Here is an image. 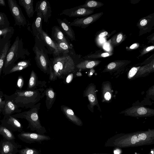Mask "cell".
I'll return each instance as SVG.
<instances>
[{
	"instance_id": "11a10c76",
	"label": "cell",
	"mask_w": 154,
	"mask_h": 154,
	"mask_svg": "<svg viewBox=\"0 0 154 154\" xmlns=\"http://www.w3.org/2000/svg\"><path fill=\"white\" fill-rule=\"evenodd\" d=\"M2 37L1 36H0V41L1 40V39H2Z\"/></svg>"
},
{
	"instance_id": "db71d44e",
	"label": "cell",
	"mask_w": 154,
	"mask_h": 154,
	"mask_svg": "<svg viewBox=\"0 0 154 154\" xmlns=\"http://www.w3.org/2000/svg\"><path fill=\"white\" fill-rule=\"evenodd\" d=\"M2 111L0 112V117H1V114L2 113Z\"/></svg>"
},
{
	"instance_id": "ac0fdd59",
	"label": "cell",
	"mask_w": 154,
	"mask_h": 154,
	"mask_svg": "<svg viewBox=\"0 0 154 154\" xmlns=\"http://www.w3.org/2000/svg\"><path fill=\"white\" fill-rule=\"evenodd\" d=\"M46 82L45 81L38 80V77L35 72L32 70L31 72L28 83L27 89L34 91L46 88Z\"/></svg>"
},
{
	"instance_id": "7bdbcfd3",
	"label": "cell",
	"mask_w": 154,
	"mask_h": 154,
	"mask_svg": "<svg viewBox=\"0 0 154 154\" xmlns=\"http://www.w3.org/2000/svg\"><path fill=\"white\" fill-rule=\"evenodd\" d=\"M108 34V32L106 31H104L101 32L99 35V37L100 38H103L106 36Z\"/></svg>"
},
{
	"instance_id": "60d3db41",
	"label": "cell",
	"mask_w": 154,
	"mask_h": 154,
	"mask_svg": "<svg viewBox=\"0 0 154 154\" xmlns=\"http://www.w3.org/2000/svg\"><path fill=\"white\" fill-rule=\"evenodd\" d=\"M123 38V35L120 33L115 37L112 41V44L116 45L119 44L122 41Z\"/></svg>"
},
{
	"instance_id": "4fadbf2b",
	"label": "cell",
	"mask_w": 154,
	"mask_h": 154,
	"mask_svg": "<svg viewBox=\"0 0 154 154\" xmlns=\"http://www.w3.org/2000/svg\"><path fill=\"white\" fill-rule=\"evenodd\" d=\"M34 12L40 13L44 21L47 23L51 17L52 13L51 8L49 2L46 0H41L37 2Z\"/></svg>"
},
{
	"instance_id": "e0dca14e",
	"label": "cell",
	"mask_w": 154,
	"mask_h": 154,
	"mask_svg": "<svg viewBox=\"0 0 154 154\" xmlns=\"http://www.w3.org/2000/svg\"><path fill=\"white\" fill-rule=\"evenodd\" d=\"M4 97L5 104L2 112L4 116L11 115L15 113H19L21 112L22 110L19 109L9 95L4 94Z\"/></svg>"
},
{
	"instance_id": "5bb4252c",
	"label": "cell",
	"mask_w": 154,
	"mask_h": 154,
	"mask_svg": "<svg viewBox=\"0 0 154 154\" xmlns=\"http://www.w3.org/2000/svg\"><path fill=\"white\" fill-rule=\"evenodd\" d=\"M103 14V12H100L83 18H77L70 23V25L71 26L79 27L85 29L96 21Z\"/></svg>"
},
{
	"instance_id": "e575fe53",
	"label": "cell",
	"mask_w": 154,
	"mask_h": 154,
	"mask_svg": "<svg viewBox=\"0 0 154 154\" xmlns=\"http://www.w3.org/2000/svg\"><path fill=\"white\" fill-rule=\"evenodd\" d=\"M10 26V23L5 13L0 12V29Z\"/></svg>"
},
{
	"instance_id": "7c38bea8",
	"label": "cell",
	"mask_w": 154,
	"mask_h": 154,
	"mask_svg": "<svg viewBox=\"0 0 154 154\" xmlns=\"http://www.w3.org/2000/svg\"><path fill=\"white\" fill-rule=\"evenodd\" d=\"M92 8L81 7L79 6L62 11L60 15H64L70 17H86L94 12Z\"/></svg>"
},
{
	"instance_id": "44dd1931",
	"label": "cell",
	"mask_w": 154,
	"mask_h": 154,
	"mask_svg": "<svg viewBox=\"0 0 154 154\" xmlns=\"http://www.w3.org/2000/svg\"><path fill=\"white\" fill-rule=\"evenodd\" d=\"M60 108L63 113L69 121L77 126H82L83 125L82 120L75 114L70 107L62 105L60 106Z\"/></svg>"
},
{
	"instance_id": "3957f363",
	"label": "cell",
	"mask_w": 154,
	"mask_h": 154,
	"mask_svg": "<svg viewBox=\"0 0 154 154\" xmlns=\"http://www.w3.org/2000/svg\"><path fill=\"white\" fill-rule=\"evenodd\" d=\"M45 91V88L34 91L16 89L9 96L19 108H31L44 97Z\"/></svg>"
},
{
	"instance_id": "816d5d0a",
	"label": "cell",
	"mask_w": 154,
	"mask_h": 154,
	"mask_svg": "<svg viewBox=\"0 0 154 154\" xmlns=\"http://www.w3.org/2000/svg\"><path fill=\"white\" fill-rule=\"evenodd\" d=\"M91 154H109V153H93Z\"/></svg>"
},
{
	"instance_id": "30bf717a",
	"label": "cell",
	"mask_w": 154,
	"mask_h": 154,
	"mask_svg": "<svg viewBox=\"0 0 154 154\" xmlns=\"http://www.w3.org/2000/svg\"><path fill=\"white\" fill-rule=\"evenodd\" d=\"M17 136L23 142L29 144L33 143L41 144L43 142L51 139L50 137L45 134L23 131L19 134Z\"/></svg>"
},
{
	"instance_id": "681fc988",
	"label": "cell",
	"mask_w": 154,
	"mask_h": 154,
	"mask_svg": "<svg viewBox=\"0 0 154 154\" xmlns=\"http://www.w3.org/2000/svg\"><path fill=\"white\" fill-rule=\"evenodd\" d=\"M104 48L106 50H108L109 49V44L107 43L105 44L104 46Z\"/></svg>"
},
{
	"instance_id": "5b68a950",
	"label": "cell",
	"mask_w": 154,
	"mask_h": 154,
	"mask_svg": "<svg viewBox=\"0 0 154 154\" xmlns=\"http://www.w3.org/2000/svg\"><path fill=\"white\" fill-rule=\"evenodd\" d=\"M41 105V103H38L28 111L11 116L17 119H26L28 122L27 129H29L32 131H36V133L38 134H44L47 131L45 127L42 125L38 115Z\"/></svg>"
},
{
	"instance_id": "8992f818",
	"label": "cell",
	"mask_w": 154,
	"mask_h": 154,
	"mask_svg": "<svg viewBox=\"0 0 154 154\" xmlns=\"http://www.w3.org/2000/svg\"><path fill=\"white\" fill-rule=\"evenodd\" d=\"M32 50L35 55V59L37 67L44 73L49 75L50 65L49 53L42 39L39 40L35 38V43Z\"/></svg>"
},
{
	"instance_id": "bcb514c9",
	"label": "cell",
	"mask_w": 154,
	"mask_h": 154,
	"mask_svg": "<svg viewBox=\"0 0 154 154\" xmlns=\"http://www.w3.org/2000/svg\"><path fill=\"white\" fill-rule=\"evenodd\" d=\"M154 48V47L153 46H149L146 48V51H149L153 49Z\"/></svg>"
},
{
	"instance_id": "f1b7e54d",
	"label": "cell",
	"mask_w": 154,
	"mask_h": 154,
	"mask_svg": "<svg viewBox=\"0 0 154 154\" xmlns=\"http://www.w3.org/2000/svg\"><path fill=\"white\" fill-rule=\"evenodd\" d=\"M11 39L8 41L0 52V78L8 51L11 46Z\"/></svg>"
},
{
	"instance_id": "d590c367",
	"label": "cell",
	"mask_w": 154,
	"mask_h": 154,
	"mask_svg": "<svg viewBox=\"0 0 154 154\" xmlns=\"http://www.w3.org/2000/svg\"><path fill=\"white\" fill-rule=\"evenodd\" d=\"M14 32V27L11 26L0 29V36H3L9 34L13 35Z\"/></svg>"
},
{
	"instance_id": "8d00e7d4",
	"label": "cell",
	"mask_w": 154,
	"mask_h": 154,
	"mask_svg": "<svg viewBox=\"0 0 154 154\" xmlns=\"http://www.w3.org/2000/svg\"><path fill=\"white\" fill-rule=\"evenodd\" d=\"M140 66L138 67H132L128 72L127 75V78L129 80L133 79L140 68Z\"/></svg>"
},
{
	"instance_id": "1f68e13d",
	"label": "cell",
	"mask_w": 154,
	"mask_h": 154,
	"mask_svg": "<svg viewBox=\"0 0 154 154\" xmlns=\"http://www.w3.org/2000/svg\"><path fill=\"white\" fill-rule=\"evenodd\" d=\"M103 5L102 3L100 2L94 0H88L84 4L79 5V6L86 8H99Z\"/></svg>"
},
{
	"instance_id": "f5cc1de1",
	"label": "cell",
	"mask_w": 154,
	"mask_h": 154,
	"mask_svg": "<svg viewBox=\"0 0 154 154\" xmlns=\"http://www.w3.org/2000/svg\"><path fill=\"white\" fill-rule=\"evenodd\" d=\"M139 154V153H136V154ZM152 154L151 152H150L148 154Z\"/></svg>"
},
{
	"instance_id": "c3c4849f",
	"label": "cell",
	"mask_w": 154,
	"mask_h": 154,
	"mask_svg": "<svg viewBox=\"0 0 154 154\" xmlns=\"http://www.w3.org/2000/svg\"><path fill=\"white\" fill-rule=\"evenodd\" d=\"M82 76V74L81 72L79 71H77L76 73V77H81Z\"/></svg>"
},
{
	"instance_id": "9c48e42d",
	"label": "cell",
	"mask_w": 154,
	"mask_h": 154,
	"mask_svg": "<svg viewBox=\"0 0 154 154\" xmlns=\"http://www.w3.org/2000/svg\"><path fill=\"white\" fill-rule=\"evenodd\" d=\"M83 96L87 97L89 102L88 108L91 112H94L95 106H97L98 109L101 111L97 97L96 86L94 83H91L88 85L83 91Z\"/></svg>"
},
{
	"instance_id": "836d02e7",
	"label": "cell",
	"mask_w": 154,
	"mask_h": 154,
	"mask_svg": "<svg viewBox=\"0 0 154 154\" xmlns=\"http://www.w3.org/2000/svg\"><path fill=\"white\" fill-rule=\"evenodd\" d=\"M18 152L19 154H42L40 149L28 147H26L19 150Z\"/></svg>"
},
{
	"instance_id": "8fae6325",
	"label": "cell",
	"mask_w": 154,
	"mask_h": 154,
	"mask_svg": "<svg viewBox=\"0 0 154 154\" xmlns=\"http://www.w3.org/2000/svg\"><path fill=\"white\" fill-rule=\"evenodd\" d=\"M1 125L11 131L22 132L23 131V126L20 121L11 115L4 116L0 120Z\"/></svg>"
},
{
	"instance_id": "2e32d148",
	"label": "cell",
	"mask_w": 154,
	"mask_h": 154,
	"mask_svg": "<svg viewBox=\"0 0 154 154\" xmlns=\"http://www.w3.org/2000/svg\"><path fill=\"white\" fill-rule=\"evenodd\" d=\"M41 38L45 45L49 54H52L53 56H57L61 53L57 43L43 29Z\"/></svg>"
},
{
	"instance_id": "74e56055",
	"label": "cell",
	"mask_w": 154,
	"mask_h": 154,
	"mask_svg": "<svg viewBox=\"0 0 154 154\" xmlns=\"http://www.w3.org/2000/svg\"><path fill=\"white\" fill-rule=\"evenodd\" d=\"M78 70H76L69 73L64 79L63 81L65 84H69L72 81L73 79L76 77V73Z\"/></svg>"
},
{
	"instance_id": "52a82bcc",
	"label": "cell",
	"mask_w": 154,
	"mask_h": 154,
	"mask_svg": "<svg viewBox=\"0 0 154 154\" xmlns=\"http://www.w3.org/2000/svg\"><path fill=\"white\" fill-rule=\"evenodd\" d=\"M120 113L131 117L139 118L154 116V110L141 106H134L122 111Z\"/></svg>"
},
{
	"instance_id": "b9f144b4",
	"label": "cell",
	"mask_w": 154,
	"mask_h": 154,
	"mask_svg": "<svg viewBox=\"0 0 154 154\" xmlns=\"http://www.w3.org/2000/svg\"><path fill=\"white\" fill-rule=\"evenodd\" d=\"M5 104L4 94L0 90V108L3 109Z\"/></svg>"
},
{
	"instance_id": "7dc6e473",
	"label": "cell",
	"mask_w": 154,
	"mask_h": 154,
	"mask_svg": "<svg viewBox=\"0 0 154 154\" xmlns=\"http://www.w3.org/2000/svg\"><path fill=\"white\" fill-rule=\"evenodd\" d=\"M0 5L3 6H6V4L4 0H0Z\"/></svg>"
},
{
	"instance_id": "f6af8a7d",
	"label": "cell",
	"mask_w": 154,
	"mask_h": 154,
	"mask_svg": "<svg viewBox=\"0 0 154 154\" xmlns=\"http://www.w3.org/2000/svg\"><path fill=\"white\" fill-rule=\"evenodd\" d=\"M147 23V20L146 19H144L141 21L140 22V24L142 26H144Z\"/></svg>"
},
{
	"instance_id": "f907efd6",
	"label": "cell",
	"mask_w": 154,
	"mask_h": 154,
	"mask_svg": "<svg viewBox=\"0 0 154 154\" xmlns=\"http://www.w3.org/2000/svg\"><path fill=\"white\" fill-rule=\"evenodd\" d=\"M137 44H134L132 45L130 47V48L131 49H134L137 46Z\"/></svg>"
},
{
	"instance_id": "484cf974",
	"label": "cell",
	"mask_w": 154,
	"mask_h": 154,
	"mask_svg": "<svg viewBox=\"0 0 154 154\" xmlns=\"http://www.w3.org/2000/svg\"><path fill=\"white\" fill-rule=\"evenodd\" d=\"M101 61L92 60H83L78 63L76 68L79 71L92 69L98 65Z\"/></svg>"
},
{
	"instance_id": "ee69618b",
	"label": "cell",
	"mask_w": 154,
	"mask_h": 154,
	"mask_svg": "<svg viewBox=\"0 0 154 154\" xmlns=\"http://www.w3.org/2000/svg\"><path fill=\"white\" fill-rule=\"evenodd\" d=\"M116 148L114 150V154H120L122 152H121L120 149L119 147H116Z\"/></svg>"
},
{
	"instance_id": "6da1fadb",
	"label": "cell",
	"mask_w": 154,
	"mask_h": 154,
	"mask_svg": "<svg viewBox=\"0 0 154 154\" xmlns=\"http://www.w3.org/2000/svg\"><path fill=\"white\" fill-rule=\"evenodd\" d=\"M154 144V129L116 134L105 142V147L125 148L140 146Z\"/></svg>"
},
{
	"instance_id": "9a60e30c",
	"label": "cell",
	"mask_w": 154,
	"mask_h": 154,
	"mask_svg": "<svg viewBox=\"0 0 154 154\" xmlns=\"http://www.w3.org/2000/svg\"><path fill=\"white\" fill-rule=\"evenodd\" d=\"M21 147V146L14 140H8L4 139L0 143V154H16Z\"/></svg>"
},
{
	"instance_id": "603a6c76",
	"label": "cell",
	"mask_w": 154,
	"mask_h": 154,
	"mask_svg": "<svg viewBox=\"0 0 154 154\" xmlns=\"http://www.w3.org/2000/svg\"><path fill=\"white\" fill-rule=\"evenodd\" d=\"M43 18L40 13H37L36 17L32 25V33L35 37L39 40L42 39V23Z\"/></svg>"
},
{
	"instance_id": "9f6ffc18",
	"label": "cell",
	"mask_w": 154,
	"mask_h": 154,
	"mask_svg": "<svg viewBox=\"0 0 154 154\" xmlns=\"http://www.w3.org/2000/svg\"><path fill=\"white\" fill-rule=\"evenodd\" d=\"M12 154V153H9V154Z\"/></svg>"
},
{
	"instance_id": "f546056e",
	"label": "cell",
	"mask_w": 154,
	"mask_h": 154,
	"mask_svg": "<svg viewBox=\"0 0 154 154\" xmlns=\"http://www.w3.org/2000/svg\"><path fill=\"white\" fill-rule=\"evenodd\" d=\"M31 65L29 60H25L20 61L15 64L9 72V74L14 72L20 71Z\"/></svg>"
},
{
	"instance_id": "cb8c5ba5",
	"label": "cell",
	"mask_w": 154,
	"mask_h": 154,
	"mask_svg": "<svg viewBox=\"0 0 154 154\" xmlns=\"http://www.w3.org/2000/svg\"><path fill=\"white\" fill-rule=\"evenodd\" d=\"M128 61L120 60L115 61L109 63L103 71V72H109L112 73L118 71L128 63Z\"/></svg>"
},
{
	"instance_id": "d6986e66",
	"label": "cell",
	"mask_w": 154,
	"mask_h": 154,
	"mask_svg": "<svg viewBox=\"0 0 154 154\" xmlns=\"http://www.w3.org/2000/svg\"><path fill=\"white\" fill-rule=\"evenodd\" d=\"M50 36L56 43L63 42L70 46H73L69 38L58 26H54L52 27Z\"/></svg>"
},
{
	"instance_id": "83f0119b",
	"label": "cell",
	"mask_w": 154,
	"mask_h": 154,
	"mask_svg": "<svg viewBox=\"0 0 154 154\" xmlns=\"http://www.w3.org/2000/svg\"><path fill=\"white\" fill-rule=\"evenodd\" d=\"M154 71L153 62L145 66L140 67L134 78L144 77Z\"/></svg>"
},
{
	"instance_id": "ba28073f",
	"label": "cell",
	"mask_w": 154,
	"mask_h": 154,
	"mask_svg": "<svg viewBox=\"0 0 154 154\" xmlns=\"http://www.w3.org/2000/svg\"><path fill=\"white\" fill-rule=\"evenodd\" d=\"M7 1L10 11L15 22L14 26L24 27L27 24L26 19L17 1L15 0Z\"/></svg>"
},
{
	"instance_id": "d6a6232c",
	"label": "cell",
	"mask_w": 154,
	"mask_h": 154,
	"mask_svg": "<svg viewBox=\"0 0 154 154\" xmlns=\"http://www.w3.org/2000/svg\"><path fill=\"white\" fill-rule=\"evenodd\" d=\"M60 53H69L74 50L73 46H70L64 42L57 43Z\"/></svg>"
},
{
	"instance_id": "7402d4cb",
	"label": "cell",
	"mask_w": 154,
	"mask_h": 154,
	"mask_svg": "<svg viewBox=\"0 0 154 154\" xmlns=\"http://www.w3.org/2000/svg\"><path fill=\"white\" fill-rule=\"evenodd\" d=\"M113 90L111 83L108 81L103 82L101 87V98L103 102L109 103L113 98Z\"/></svg>"
},
{
	"instance_id": "ab89813d",
	"label": "cell",
	"mask_w": 154,
	"mask_h": 154,
	"mask_svg": "<svg viewBox=\"0 0 154 154\" xmlns=\"http://www.w3.org/2000/svg\"><path fill=\"white\" fill-rule=\"evenodd\" d=\"M24 82L22 75H19L17 78L16 86L19 90H21L24 85Z\"/></svg>"
},
{
	"instance_id": "f35d334b",
	"label": "cell",
	"mask_w": 154,
	"mask_h": 154,
	"mask_svg": "<svg viewBox=\"0 0 154 154\" xmlns=\"http://www.w3.org/2000/svg\"><path fill=\"white\" fill-rule=\"evenodd\" d=\"M12 35V34H9L2 36V38L0 41V52L6 42L11 39Z\"/></svg>"
},
{
	"instance_id": "277c9868",
	"label": "cell",
	"mask_w": 154,
	"mask_h": 154,
	"mask_svg": "<svg viewBox=\"0 0 154 154\" xmlns=\"http://www.w3.org/2000/svg\"><path fill=\"white\" fill-rule=\"evenodd\" d=\"M30 53L28 50L24 47L22 39L19 36L16 37L7 53L3 66L2 71L4 75L9 74V72L18 59H25Z\"/></svg>"
},
{
	"instance_id": "ffe728a7",
	"label": "cell",
	"mask_w": 154,
	"mask_h": 154,
	"mask_svg": "<svg viewBox=\"0 0 154 154\" xmlns=\"http://www.w3.org/2000/svg\"><path fill=\"white\" fill-rule=\"evenodd\" d=\"M57 20L60 28L69 40L72 41L75 40V33L70 25V23L66 18L62 20L58 18Z\"/></svg>"
},
{
	"instance_id": "7a4b0ae2",
	"label": "cell",
	"mask_w": 154,
	"mask_h": 154,
	"mask_svg": "<svg viewBox=\"0 0 154 154\" xmlns=\"http://www.w3.org/2000/svg\"><path fill=\"white\" fill-rule=\"evenodd\" d=\"M50 60L49 79L54 81L58 78L64 79L69 73L78 70L76 66L83 59L74 50L67 54L61 53Z\"/></svg>"
},
{
	"instance_id": "4dcf8cb0",
	"label": "cell",
	"mask_w": 154,
	"mask_h": 154,
	"mask_svg": "<svg viewBox=\"0 0 154 154\" xmlns=\"http://www.w3.org/2000/svg\"><path fill=\"white\" fill-rule=\"evenodd\" d=\"M0 134L2 136L4 139L7 140H14L15 139L12 132L1 125H0Z\"/></svg>"
},
{
	"instance_id": "d4e9b609",
	"label": "cell",
	"mask_w": 154,
	"mask_h": 154,
	"mask_svg": "<svg viewBox=\"0 0 154 154\" xmlns=\"http://www.w3.org/2000/svg\"><path fill=\"white\" fill-rule=\"evenodd\" d=\"M46 96L45 103L46 108L49 110L52 107L56 100L57 93L52 88H46L45 91Z\"/></svg>"
},
{
	"instance_id": "4316f807",
	"label": "cell",
	"mask_w": 154,
	"mask_h": 154,
	"mask_svg": "<svg viewBox=\"0 0 154 154\" xmlns=\"http://www.w3.org/2000/svg\"><path fill=\"white\" fill-rule=\"evenodd\" d=\"M19 5L24 9L28 17L30 18L33 17L34 11L33 0H18Z\"/></svg>"
}]
</instances>
